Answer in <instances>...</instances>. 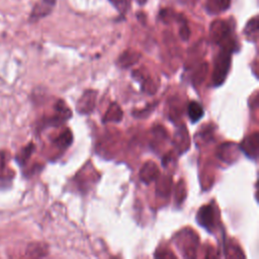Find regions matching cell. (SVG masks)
<instances>
[{
	"instance_id": "cell-1",
	"label": "cell",
	"mask_w": 259,
	"mask_h": 259,
	"mask_svg": "<svg viewBox=\"0 0 259 259\" xmlns=\"http://www.w3.org/2000/svg\"><path fill=\"white\" fill-rule=\"evenodd\" d=\"M55 2H56V0H41L32 9L29 19L31 21H35V20L46 16L47 14H49L51 9H52V7L55 4Z\"/></svg>"
},
{
	"instance_id": "cell-2",
	"label": "cell",
	"mask_w": 259,
	"mask_h": 259,
	"mask_svg": "<svg viewBox=\"0 0 259 259\" xmlns=\"http://www.w3.org/2000/svg\"><path fill=\"white\" fill-rule=\"evenodd\" d=\"M197 221L198 223L204 227L210 230V228L213 227V209L210 205H205L201 207L197 214Z\"/></svg>"
},
{
	"instance_id": "cell-3",
	"label": "cell",
	"mask_w": 259,
	"mask_h": 259,
	"mask_svg": "<svg viewBox=\"0 0 259 259\" xmlns=\"http://www.w3.org/2000/svg\"><path fill=\"white\" fill-rule=\"evenodd\" d=\"M8 155L5 151H0V179L10 178L13 175L11 169L8 168Z\"/></svg>"
},
{
	"instance_id": "cell-4",
	"label": "cell",
	"mask_w": 259,
	"mask_h": 259,
	"mask_svg": "<svg viewBox=\"0 0 259 259\" xmlns=\"http://www.w3.org/2000/svg\"><path fill=\"white\" fill-rule=\"evenodd\" d=\"M187 111H188V116L190 117V119L195 122L197 121L198 119L201 118V116L203 115V108L202 106L196 102V101H191L188 105V108H187Z\"/></svg>"
},
{
	"instance_id": "cell-5",
	"label": "cell",
	"mask_w": 259,
	"mask_h": 259,
	"mask_svg": "<svg viewBox=\"0 0 259 259\" xmlns=\"http://www.w3.org/2000/svg\"><path fill=\"white\" fill-rule=\"evenodd\" d=\"M34 150V146L32 143H30L29 145L25 146L24 148H22L18 154L16 155V161L19 165H24L26 163V161L30 158L32 152Z\"/></svg>"
},
{
	"instance_id": "cell-6",
	"label": "cell",
	"mask_w": 259,
	"mask_h": 259,
	"mask_svg": "<svg viewBox=\"0 0 259 259\" xmlns=\"http://www.w3.org/2000/svg\"><path fill=\"white\" fill-rule=\"evenodd\" d=\"M27 253L29 256H42L45 255L41 245L39 244H30L27 248Z\"/></svg>"
}]
</instances>
